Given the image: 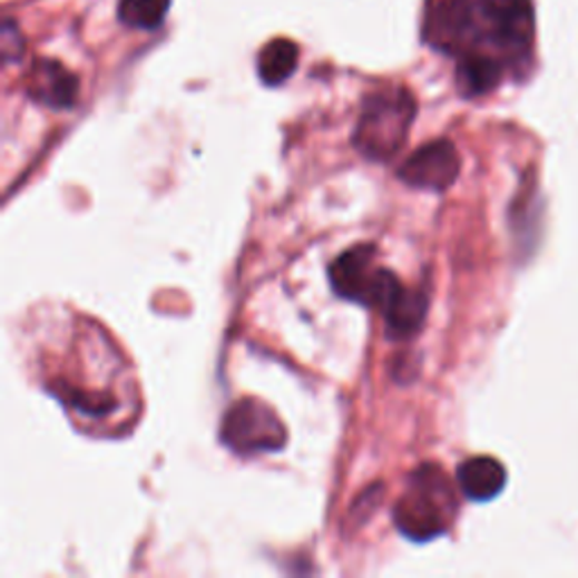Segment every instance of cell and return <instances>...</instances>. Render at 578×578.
Returning a JSON list of instances; mask_svg holds the SVG:
<instances>
[{
  "label": "cell",
  "instance_id": "obj_1",
  "mask_svg": "<svg viewBox=\"0 0 578 578\" xmlns=\"http://www.w3.org/2000/svg\"><path fill=\"white\" fill-rule=\"evenodd\" d=\"M423 37L443 55H483L513 68L529 57L531 0H430Z\"/></svg>",
  "mask_w": 578,
  "mask_h": 578
},
{
  "label": "cell",
  "instance_id": "obj_2",
  "mask_svg": "<svg viewBox=\"0 0 578 578\" xmlns=\"http://www.w3.org/2000/svg\"><path fill=\"white\" fill-rule=\"evenodd\" d=\"M457 494L450 477L437 463H423L406 479L393 507L395 529L414 542H430L450 531L457 518Z\"/></svg>",
  "mask_w": 578,
  "mask_h": 578
},
{
  "label": "cell",
  "instance_id": "obj_3",
  "mask_svg": "<svg viewBox=\"0 0 578 578\" xmlns=\"http://www.w3.org/2000/svg\"><path fill=\"white\" fill-rule=\"evenodd\" d=\"M417 118V100L406 89L391 87L364 98L353 131L355 149L375 163L391 160L406 143Z\"/></svg>",
  "mask_w": 578,
  "mask_h": 578
},
{
  "label": "cell",
  "instance_id": "obj_4",
  "mask_svg": "<svg viewBox=\"0 0 578 578\" xmlns=\"http://www.w3.org/2000/svg\"><path fill=\"white\" fill-rule=\"evenodd\" d=\"M375 258V244H355L330 265L327 278L337 296L382 314L404 285L391 270L378 267Z\"/></svg>",
  "mask_w": 578,
  "mask_h": 578
},
{
  "label": "cell",
  "instance_id": "obj_5",
  "mask_svg": "<svg viewBox=\"0 0 578 578\" xmlns=\"http://www.w3.org/2000/svg\"><path fill=\"white\" fill-rule=\"evenodd\" d=\"M219 437L228 450L242 457L278 452L287 443V432L278 417L256 398H242L231 404L222 419Z\"/></svg>",
  "mask_w": 578,
  "mask_h": 578
},
{
  "label": "cell",
  "instance_id": "obj_6",
  "mask_svg": "<svg viewBox=\"0 0 578 578\" xmlns=\"http://www.w3.org/2000/svg\"><path fill=\"white\" fill-rule=\"evenodd\" d=\"M461 173V156L454 147V143L439 138L432 143H425L411 154L400 168L398 179L417 190H432L443 193L448 190Z\"/></svg>",
  "mask_w": 578,
  "mask_h": 578
},
{
  "label": "cell",
  "instance_id": "obj_7",
  "mask_svg": "<svg viewBox=\"0 0 578 578\" xmlns=\"http://www.w3.org/2000/svg\"><path fill=\"white\" fill-rule=\"evenodd\" d=\"M28 96L50 109H72L79 98V79L61 61L37 59L26 77Z\"/></svg>",
  "mask_w": 578,
  "mask_h": 578
},
{
  "label": "cell",
  "instance_id": "obj_8",
  "mask_svg": "<svg viewBox=\"0 0 578 578\" xmlns=\"http://www.w3.org/2000/svg\"><path fill=\"white\" fill-rule=\"evenodd\" d=\"M430 296L421 290H402L400 296L382 312L386 337L391 342L414 340L428 319Z\"/></svg>",
  "mask_w": 578,
  "mask_h": 578
},
{
  "label": "cell",
  "instance_id": "obj_9",
  "mask_svg": "<svg viewBox=\"0 0 578 578\" xmlns=\"http://www.w3.org/2000/svg\"><path fill=\"white\" fill-rule=\"evenodd\" d=\"M461 492L472 502H490L507 486L504 466L492 457H472L457 468Z\"/></svg>",
  "mask_w": 578,
  "mask_h": 578
},
{
  "label": "cell",
  "instance_id": "obj_10",
  "mask_svg": "<svg viewBox=\"0 0 578 578\" xmlns=\"http://www.w3.org/2000/svg\"><path fill=\"white\" fill-rule=\"evenodd\" d=\"M507 66L492 57L470 55L457 59V89L463 98H479L502 85Z\"/></svg>",
  "mask_w": 578,
  "mask_h": 578
},
{
  "label": "cell",
  "instance_id": "obj_11",
  "mask_svg": "<svg viewBox=\"0 0 578 578\" xmlns=\"http://www.w3.org/2000/svg\"><path fill=\"white\" fill-rule=\"evenodd\" d=\"M298 46L292 39H272L258 52V77L265 87H281L298 68Z\"/></svg>",
  "mask_w": 578,
  "mask_h": 578
},
{
  "label": "cell",
  "instance_id": "obj_12",
  "mask_svg": "<svg viewBox=\"0 0 578 578\" xmlns=\"http://www.w3.org/2000/svg\"><path fill=\"white\" fill-rule=\"evenodd\" d=\"M173 0H120L118 19L131 30H156L168 17Z\"/></svg>",
  "mask_w": 578,
  "mask_h": 578
},
{
  "label": "cell",
  "instance_id": "obj_13",
  "mask_svg": "<svg viewBox=\"0 0 578 578\" xmlns=\"http://www.w3.org/2000/svg\"><path fill=\"white\" fill-rule=\"evenodd\" d=\"M0 43H3V59H6V63H14V61H19L23 57L26 41H23V35H21L19 26L12 19H6L3 37H0Z\"/></svg>",
  "mask_w": 578,
  "mask_h": 578
}]
</instances>
